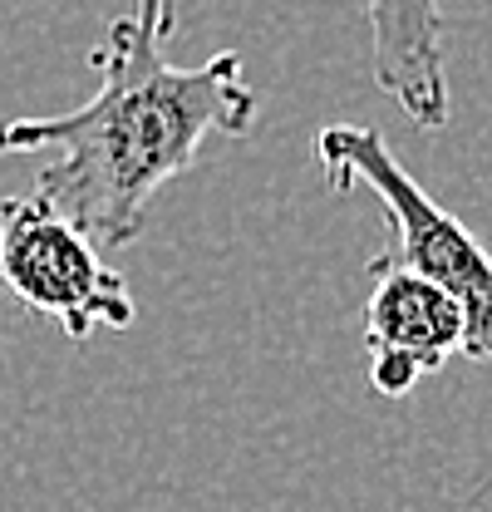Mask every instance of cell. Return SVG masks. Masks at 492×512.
<instances>
[{
	"label": "cell",
	"mask_w": 492,
	"mask_h": 512,
	"mask_svg": "<svg viewBox=\"0 0 492 512\" xmlns=\"http://www.w3.org/2000/svg\"><path fill=\"white\" fill-rule=\"evenodd\" d=\"M369 55L379 89L424 128L448 119V74H443V5L438 0H365Z\"/></svg>",
	"instance_id": "5b68a950"
},
{
	"label": "cell",
	"mask_w": 492,
	"mask_h": 512,
	"mask_svg": "<svg viewBox=\"0 0 492 512\" xmlns=\"http://www.w3.org/2000/svg\"><path fill=\"white\" fill-rule=\"evenodd\" d=\"M133 15H143V20L168 40V35H173V25H178V0H138V10H133Z\"/></svg>",
	"instance_id": "8992f818"
},
{
	"label": "cell",
	"mask_w": 492,
	"mask_h": 512,
	"mask_svg": "<svg viewBox=\"0 0 492 512\" xmlns=\"http://www.w3.org/2000/svg\"><path fill=\"white\" fill-rule=\"evenodd\" d=\"M99 89L55 119H0V153L40 163V197L104 247L143 232L148 202L192 168L207 138H242L256 124V89L237 50L197 69L163 60V35L143 15L109 20L94 45Z\"/></svg>",
	"instance_id": "6da1fadb"
},
{
	"label": "cell",
	"mask_w": 492,
	"mask_h": 512,
	"mask_svg": "<svg viewBox=\"0 0 492 512\" xmlns=\"http://www.w3.org/2000/svg\"><path fill=\"white\" fill-rule=\"evenodd\" d=\"M369 276H374V291L365 301L369 384L384 399H404L424 375L443 370L453 350L468 345V316L443 286L404 271L389 252L369 261Z\"/></svg>",
	"instance_id": "277c9868"
},
{
	"label": "cell",
	"mask_w": 492,
	"mask_h": 512,
	"mask_svg": "<svg viewBox=\"0 0 492 512\" xmlns=\"http://www.w3.org/2000/svg\"><path fill=\"white\" fill-rule=\"evenodd\" d=\"M315 158L335 197L369 188L394 222V261L433 286H443L468 316V360H492V256L478 237L419 188L394 158L389 138L365 124H330L315 133Z\"/></svg>",
	"instance_id": "7a4b0ae2"
},
{
	"label": "cell",
	"mask_w": 492,
	"mask_h": 512,
	"mask_svg": "<svg viewBox=\"0 0 492 512\" xmlns=\"http://www.w3.org/2000/svg\"><path fill=\"white\" fill-rule=\"evenodd\" d=\"M0 281L20 306L55 320L69 340L128 330L138 316L123 276L99 261L94 242L40 192L0 202Z\"/></svg>",
	"instance_id": "3957f363"
}]
</instances>
